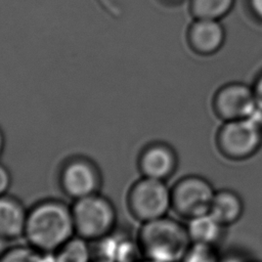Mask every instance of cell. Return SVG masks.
Segmentation results:
<instances>
[{
	"label": "cell",
	"mask_w": 262,
	"mask_h": 262,
	"mask_svg": "<svg viewBox=\"0 0 262 262\" xmlns=\"http://www.w3.org/2000/svg\"><path fill=\"white\" fill-rule=\"evenodd\" d=\"M75 234L72 210L63 202L44 200L28 211L24 236L37 250L52 255Z\"/></svg>",
	"instance_id": "cell-1"
},
{
	"label": "cell",
	"mask_w": 262,
	"mask_h": 262,
	"mask_svg": "<svg viewBox=\"0 0 262 262\" xmlns=\"http://www.w3.org/2000/svg\"><path fill=\"white\" fill-rule=\"evenodd\" d=\"M137 238L145 259L180 262L191 245L186 226L167 215L143 222Z\"/></svg>",
	"instance_id": "cell-2"
},
{
	"label": "cell",
	"mask_w": 262,
	"mask_h": 262,
	"mask_svg": "<svg viewBox=\"0 0 262 262\" xmlns=\"http://www.w3.org/2000/svg\"><path fill=\"white\" fill-rule=\"evenodd\" d=\"M220 154L231 161H244L253 157L262 146V112L252 117L223 122L216 134Z\"/></svg>",
	"instance_id": "cell-3"
},
{
	"label": "cell",
	"mask_w": 262,
	"mask_h": 262,
	"mask_svg": "<svg viewBox=\"0 0 262 262\" xmlns=\"http://www.w3.org/2000/svg\"><path fill=\"white\" fill-rule=\"evenodd\" d=\"M71 210L76 234L89 242H96L116 228V209L98 192L76 200Z\"/></svg>",
	"instance_id": "cell-4"
},
{
	"label": "cell",
	"mask_w": 262,
	"mask_h": 262,
	"mask_svg": "<svg viewBox=\"0 0 262 262\" xmlns=\"http://www.w3.org/2000/svg\"><path fill=\"white\" fill-rule=\"evenodd\" d=\"M127 205L130 214L141 223L164 217L171 209V188L166 181L142 176L130 187Z\"/></svg>",
	"instance_id": "cell-5"
},
{
	"label": "cell",
	"mask_w": 262,
	"mask_h": 262,
	"mask_svg": "<svg viewBox=\"0 0 262 262\" xmlns=\"http://www.w3.org/2000/svg\"><path fill=\"white\" fill-rule=\"evenodd\" d=\"M215 193L212 183L205 177L184 176L171 187V209L180 217L191 219L210 212Z\"/></svg>",
	"instance_id": "cell-6"
},
{
	"label": "cell",
	"mask_w": 262,
	"mask_h": 262,
	"mask_svg": "<svg viewBox=\"0 0 262 262\" xmlns=\"http://www.w3.org/2000/svg\"><path fill=\"white\" fill-rule=\"evenodd\" d=\"M59 184L66 195L76 201L97 193L101 184V176L92 161L83 157H75L62 165Z\"/></svg>",
	"instance_id": "cell-7"
},
{
	"label": "cell",
	"mask_w": 262,
	"mask_h": 262,
	"mask_svg": "<svg viewBox=\"0 0 262 262\" xmlns=\"http://www.w3.org/2000/svg\"><path fill=\"white\" fill-rule=\"evenodd\" d=\"M213 110L222 122L250 118L258 111L254 90L243 84L226 85L215 95Z\"/></svg>",
	"instance_id": "cell-8"
},
{
	"label": "cell",
	"mask_w": 262,
	"mask_h": 262,
	"mask_svg": "<svg viewBox=\"0 0 262 262\" xmlns=\"http://www.w3.org/2000/svg\"><path fill=\"white\" fill-rule=\"evenodd\" d=\"M95 243L94 262H142L145 259L137 236L125 229L115 228Z\"/></svg>",
	"instance_id": "cell-9"
},
{
	"label": "cell",
	"mask_w": 262,
	"mask_h": 262,
	"mask_svg": "<svg viewBox=\"0 0 262 262\" xmlns=\"http://www.w3.org/2000/svg\"><path fill=\"white\" fill-rule=\"evenodd\" d=\"M178 157L175 149L165 142L147 144L138 157V169L142 176L166 181L176 171Z\"/></svg>",
	"instance_id": "cell-10"
},
{
	"label": "cell",
	"mask_w": 262,
	"mask_h": 262,
	"mask_svg": "<svg viewBox=\"0 0 262 262\" xmlns=\"http://www.w3.org/2000/svg\"><path fill=\"white\" fill-rule=\"evenodd\" d=\"M28 211L15 198L0 196V238L5 242L24 236Z\"/></svg>",
	"instance_id": "cell-11"
},
{
	"label": "cell",
	"mask_w": 262,
	"mask_h": 262,
	"mask_svg": "<svg viewBox=\"0 0 262 262\" xmlns=\"http://www.w3.org/2000/svg\"><path fill=\"white\" fill-rule=\"evenodd\" d=\"M241 195L231 189L216 190L210 213L225 227L237 222L244 214Z\"/></svg>",
	"instance_id": "cell-12"
},
{
	"label": "cell",
	"mask_w": 262,
	"mask_h": 262,
	"mask_svg": "<svg viewBox=\"0 0 262 262\" xmlns=\"http://www.w3.org/2000/svg\"><path fill=\"white\" fill-rule=\"evenodd\" d=\"M186 228L191 243L216 246L223 236L225 226L209 212L188 219Z\"/></svg>",
	"instance_id": "cell-13"
},
{
	"label": "cell",
	"mask_w": 262,
	"mask_h": 262,
	"mask_svg": "<svg viewBox=\"0 0 262 262\" xmlns=\"http://www.w3.org/2000/svg\"><path fill=\"white\" fill-rule=\"evenodd\" d=\"M223 30L216 19L200 18L191 28L190 39L194 47L204 52L216 50L223 41Z\"/></svg>",
	"instance_id": "cell-14"
},
{
	"label": "cell",
	"mask_w": 262,
	"mask_h": 262,
	"mask_svg": "<svg viewBox=\"0 0 262 262\" xmlns=\"http://www.w3.org/2000/svg\"><path fill=\"white\" fill-rule=\"evenodd\" d=\"M53 262H93V249L89 241L75 234L52 254Z\"/></svg>",
	"instance_id": "cell-15"
},
{
	"label": "cell",
	"mask_w": 262,
	"mask_h": 262,
	"mask_svg": "<svg viewBox=\"0 0 262 262\" xmlns=\"http://www.w3.org/2000/svg\"><path fill=\"white\" fill-rule=\"evenodd\" d=\"M0 262H53L52 256L45 254L31 245H17L5 250L0 255Z\"/></svg>",
	"instance_id": "cell-16"
},
{
	"label": "cell",
	"mask_w": 262,
	"mask_h": 262,
	"mask_svg": "<svg viewBox=\"0 0 262 262\" xmlns=\"http://www.w3.org/2000/svg\"><path fill=\"white\" fill-rule=\"evenodd\" d=\"M233 0H193L192 6L199 18L217 19L231 7Z\"/></svg>",
	"instance_id": "cell-17"
},
{
	"label": "cell",
	"mask_w": 262,
	"mask_h": 262,
	"mask_svg": "<svg viewBox=\"0 0 262 262\" xmlns=\"http://www.w3.org/2000/svg\"><path fill=\"white\" fill-rule=\"evenodd\" d=\"M221 259L215 245L191 243L180 262H221Z\"/></svg>",
	"instance_id": "cell-18"
},
{
	"label": "cell",
	"mask_w": 262,
	"mask_h": 262,
	"mask_svg": "<svg viewBox=\"0 0 262 262\" xmlns=\"http://www.w3.org/2000/svg\"><path fill=\"white\" fill-rule=\"evenodd\" d=\"M11 185V175L8 169L0 163V196L7 194Z\"/></svg>",
	"instance_id": "cell-19"
},
{
	"label": "cell",
	"mask_w": 262,
	"mask_h": 262,
	"mask_svg": "<svg viewBox=\"0 0 262 262\" xmlns=\"http://www.w3.org/2000/svg\"><path fill=\"white\" fill-rule=\"evenodd\" d=\"M253 90H254L258 110H260L262 112V77L258 80V82L256 83L255 88Z\"/></svg>",
	"instance_id": "cell-20"
},
{
	"label": "cell",
	"mask_w": 262,
	"mask_h": 262,
	"mask_svg": "<svg viewBox=\"0 0 262 262\" xmlns=\"http://www.w3.org/2000/svg\"><path fill=\"white\" fill-rule=\"evenodd\" d=\"M254 11L262 17V0H251Z\"/></svg>",
	"instance_id": "cell-21"
},
{
	"label": "cell",
	"mask_w": 262,
	"mask_h": 262,
	"mask_svg": "<svg viewBox=\"0 0 262 262\" xmlns=\"http://www.w3.org/2000/svg\"><path fill=\"white\" fill-rule=\"evenodd\" d=\"M221 262H248L245 259L238 257V256H229L227 258L221 259Z\"/></svg>",
	"instance_id": "cell-22"
},
{
	"label": "cell",
	"mask_w": 262,
	"mask_h": 262,
	"mask_svg": "<svg viewBox=\"0 0 262 262\" xmlns=\"http://www.w3.org/2000/svg\"><path fill=\"white\" fill-rule=\"evenodd\" d=\"M4 145H5V138H4L3 131H2V130H1V128H0V158H1L2 154H3Z\"/></svg>",
	"instance_id": "cell-23"
},
{
	"label": "cell",
	"mask_w": 262,
	"mask_h": 262,
	"mask_svg": "<svg viewBox=\"0 0 262 262\" xmlns=\"http://www.w3.org/2000/svg\"><path fill=\"white\" fill-rule=\"evenodd\" d=\"M5 244H6V242L4 241V239H2V238H0V255H1V253L5 250Z\"/></svg>",
	"instance_id": "cell-24"
},
{
	"label": "cell",
	"mask_w": 262,
	"mask_h": 262,
	"mask_svg": "<svg viewBox=\"0 0 262 262\" xmlns=\"http://www.w3.org/2000/svg\"><path fill=\"white\" fill-rule=\"evenodd\" d=\"M142 262H158V261H154V260H148V259H144Z\"/></svg>",
	"instance_id": "cell-25"
},
{
	"label": "cell",
	"mask_w": 262,
	"mask_h": 262,
	"mask_svg": "<svg viewBox=\"0 0 262 262\" xmlns=\"http://www.w3.org/2000/svg\"><path fill=\"white\" fill-rule=\"evenodd\" d=\"M52 261H53V260H52Z\"/></svg>",
	"instance_id": "cell-26"
}]
</instances>
